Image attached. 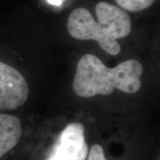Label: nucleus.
<instances>
[{"label":"nucleus","mask_w":160,"mask_h":160,"mask_svg":"<svg viewBox=\"0 0 160 160\" xmlns=\"http://www.w3.org/2000/svg\"><path fill=\"white\" fill-rule=\"evenodd\" d=\"M87 156L85 126L80 122H73L60 133L46 160H86Z\"/></svg>","instance_id":"3"},{"label":"nucleus","mask_w":160,"mask_h":160,"mask_svg":"<svg viewBox=\"0 0 160 160\" xmlns=\"http://www.w3.org/2000/svg\"><path fill=\"white\" fill-rule=\"evenodd\" d=\"M29 87L23 75L0 61V110H13L27 102Z\"/></svg>","instance_id":"4"},{"label":"nucleus","mask_w":160,"mask_h":160,"mask_svg":"<svg viewBox=\"0 0 160 160\" xmlns=\"http://www.w3.org/2000/svg\"><path fill=\"white\" fill-rule=\"evenodd\" d=\"M22 122L16 116L0 113V158L21 141Z\"/></svg>","instance_id":"5"},{"label":"nucleus","mask_w":160,"mask_h":160,"mask_svg":"<svg viewBox=\"0 0 160 160\" xmlns=\"http://www.w3.org/2000/svg\"><path fill=\"white\" fill-rule=\"evenodd\" d=\"M95 13L97 22L86 8L73 10L67 22L69 34L76 39L96 41L105 52L118 55L121 46L117 40L126 38L131 32L130 16L122 8L107 2L98 3Z\"/></svg>","instance_id":"2"},{"label":"nucleus","mask_w":160,"mask_h":160,"mask_svg":"<svg viewBox=\"0 0 160 160\" xmlns=\"http://www.w3.org/2000/svg\"><path fill=\"white\" fill-rule=\"evenodd\" d=\"M87 160H107L102 147L99 144H94L88 152Z\"/></svg>","instance_id":"7"},{"label":"nucleus","mask_w":160,"mask_h":160,"mask_svg":"<svg viewBox=\"0 0 160 160\" xmlns=\"http://www.w3.org/2000/svg\"><path fill=\"white\" fill-rule=\"evenodd\" d=\"M125 11L140 12L153 5L156 0H115Z\"/></svg>","instance_id":"6"},{"label":"nucleus","mask_w":160,"mask_h":160,"mask_svg":"<svg viewBox=\"0 0 160 160\" xmlns=\"http://www.w3.org/2000/svg\"><path fill=\"white\" fill-rule=\"evenodd\" d=\"M143 67L136 60H127L114 68H108L96 55H83L77 65L72 87L83 98L109 95L114 89L132 94L142 87Z\"/></svg>","instance_id":"1"}]
</instances>
